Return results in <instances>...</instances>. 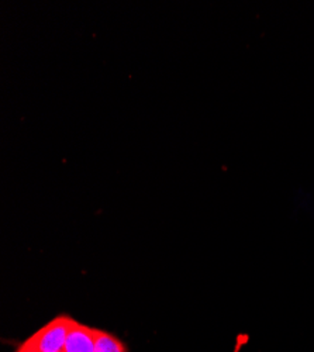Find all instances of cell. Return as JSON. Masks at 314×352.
I'll return each instance as SVG.
<instances>
[{"label":"cell","instance_id":"1","mask_svg":"<svg viewBox=\"0 0 314 352\" xmlns=\"http://www.w3.org/2000/svg\"><path fill=\"white\" fill-rule=\"evenodd\" d=\"M75 318L68 314H60L49 320L45 326L28 337L23 345L37 352H64L68 334L74 326Z\"/></svg>","mask_w":314,"mask_h":352},{"label":"cell","instance_id":"2","mask_svg":"<svg viewBox=\"0 0 314 352\" xmlns=\"http://www.w3.org/2000/svg\"><path fill=\"white\" fill-rule=\"evenodd\" d=\"M98 329L85 326L76 321L68 334L64 352H95Z\"/></svg>","mask_w":314,"mask_h":352},{"label":"cell","instance_id":"3","mask_svg":"<svg viewBox=\"0 0 314 352\" xmlns=\"http://www.w3.org/2000/svg\"><path fill=\"white\" fill-rule=\"evenodd\" d=\"M95 352H128V349L127 345L119 337L98 329Z\"/></svg>","mask_w":314,"mask_h":352},{"label":"cell","instance_id":"4","mask_svg":"<svg viewBox=\"0 0 314 352\" xmlns=\"http://www.w3.org/2000/svg\"><path fill=\"white\" fill-rule=\"evenodd\" d=\"M16 352H37V351H34V349H32V348H28V346H25V345H20L19 348H17V351Z\"/></svg>","mask_w":314,"mask_h":352}]
</instances>
